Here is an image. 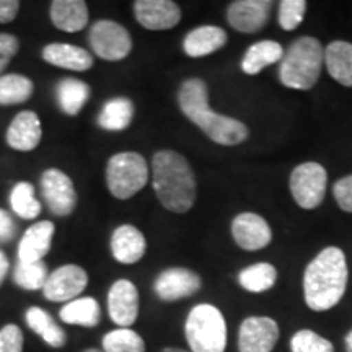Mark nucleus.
Wrapping results in <instances>:
<instances>
[{"label": "nucleus", "instance_id": "f3484780", "mask_svg": "<svg viewBox=\"0 0 352 352\" xmlns=\"http://www.w3.org/2000/svg\"><path fill=\"white\" fill-rule=\"evenodd\" d=\"M43 138L41 121L32 109H25L13 118L7 129V144L13 151L32 152L38 147Z\"/></svg>", "mask_w": 352, "mask_h": 352}, {"label": "nucleus", "instance_id": "473e14b6", "mask_svg": "<svg viewBox=\"0 0 352 352\" xmlns=\"http://www.w3.org/2000/svg\"><path fill=\"white\" fill-rule=\"evenodd\" d=\"M101 344L103 352H145L144 340L131 328H120L107 333Z\"/></svg>", "mask_w": 352, "mask_h": 352}, {"label": "nucleus", "instance_id": "72a5a7b5", "mask_svg": "<svg viewBox=\"0 0 352 352\" xmlns=\"http://www.w3.org/2000/svg\"><path fill=\"white\" fill-rule=\"evenodd\" d=\"M290 349L292 352H334V346L311 329H302L290 340Z\"/></svg>", "mask_w": 352, "mask_h": 352}, {"label": "nucleus", "instance_id": "39448f33", "mask_svg": "<svg viewBox=\"0 0 352 352\" xmlns=\"http://www.w3.org/2000/svg\"><path fill=\"white\" fill-rule=\"evenodd\" d=\"M184 334L192 352H226L227 324L217 307L201 303L192 308L184 324Z\"/></svg>", "mask_w": 352, "mask_h": 352}, {"label": "nucleus", "instance_id": "cd10ccee", "mask_svg": "<svg viewBox=\"0 0 352 352\" xmlns=\"http://www.w3.org/2000/svg\"><path fill=\"white\" fill-rule=\"evenodd\" d=\"M60 320L67 324L94 328L101 320V308L98 302L91 297H80L67 302L59 311Z\"/></svg>", "mask_w": 352, "mask_h": 352}, {"label": "nucleus", "instance_id": "f03ea898", "mask_svg": "<svg viewBox=\"0 0 352 352\" xmlns=\"http://www.w3.org/2000/svg\"><path fill=\"white\" fill-rule=\"evenodd\" d=\"M346 254L338 246H328L307 266L303 274V296L314 311L331 310L341 302L347 287Z\"/></svg>", "mask_w": 352, "mask_h": 352}, {"label": "nucleus", "instance_id": "9d476101", "mask_svg": "<svg viewBox=\"0 0 352 352\" xmlns=\"http://www.w3.org/2000/svg\"><path fill=\"white\" fill-rule=\"evenodd\" d=\"M88 274L77 264H64L47 277L43 294L51 302H72L87 289Z\"/></svg>", "mask_w": 352, "mask_h": 352}, {"label": "nucleus", "instance_id": "7ed1b4c3", "mask_svg": "<svg viewBox=\"0 0 352 352\" xmlns=\"http://www.w3.org/2000/svg\"><path fill=\"white\" fill-rule=\"evenodd\" d=\"M152 186L166 210L184 214L195 206L196 176L189 162L175 151H158L152 158Z\"/></svg>", "mask_w": 352, "mask_h": 352}, {"label": "nucleus", "instance_id": "f257e3e1", "mask_svg": "<svg viewBox=\"0 0 352 352\" xmlns=\"http://www.w3.org/2000/svg\"><path fill=\"white\" fill-rule=\"evenodd\" d=\"M178 104L184 116L215 144L239 145L248 138L250 131L243 122L210 109L208 85L201 78H188L182 83Z\"/></svg>", "mask_w": 352, "mask_h": 352}, {"label": "nucleus", "instance_id": "58836bf2", "mask_svg": "<svg viewBox=\"0 0 352 352\" xmlns=\"http://www.w3.org/2000/svg\"><path fill=\"white\" fill-rule=\"evenodd\" d=\"M16 233V226L7 210L0 209V243L10 241Z\"/></svg>", "mask_w": 352, "mask_h": 352}, {"label": "nucleus", "instance_id": "1a4fd4ad", "mask_svg": "<svg viewBox=\"0 0 352 352\" xmlns=\"http://www.w3.org/2000/svg\"><path fill=\"white\" fill-rule=\"evenodd\" d=\"M41 196L47 209L57 217H67L77 208V191L74 182L59 168H50L41 175Z\"/></svg>", "mask_w": 352, "mask_h": 352}, {"label": "nucleus", "instance_id": "b1692460", "mask_svg": "<svg viewBox=\"0 0 352 352\" xmlns=\"http://www.w3.org/2000/svg\"><path fill=\"white\" fill-rule=\"evenodd\" d=\"M324 63L334 80L344 87H352V44L333 41L324 50Z\"/></svg>", "mask_w": 352, "mask_h": 352}, {"label": "nucleus", "instance_id": "ea45409f", "mask_svg": "<svg viewBox=\"0 0 352 352\" xmlns=\"http://www.w3.org/2000/svg\"><path fill=\"white\" fill-rule=\"evenodd\" d=\"M20 10L19 0H0V23H10Z\"/></svg>", "mask_w": 352, "mask_h": 352}, {"label": "nucleus", "instance_id": "20e7f679", "mask_svg": "<svg viewBox=\"0 0 352 352\" xmlns=\"http://www.w3.org/2000/svg\"><path fill=\"white\" fill-rule=\"evenodd\" d=\"M324 50L316 38L302 36L289 46L279 65L280 83L294 90H310L318 82Z\"/></svg>", "mask_w": 352, "mask_h": 352}, {"label": "nucleus", "instance_id": "5701e85b", "mask_svg": "<svg viewBox=\"0 0 352 352\" xmlns=\"http://www.w3.org/2000/svg\"><path fill=\"white\" fill-rule=\"evenodd\" d=\"M90 85L74 77H65L56 85L57 104H59L60 111L69 116H77L87 104V101L90 100Z\"/></svg>", "mask_w": 352, "mask_h": 352}, {"label": "nucleus", "instance_id": "e433bc0d", "mask_svg": "<svg viewBox=\"0 0 352 352\" xmlns=\"http://www.w3.org/2000/svg\"><path fill=\"white\" fill-rule=\"evenodd\" d=\"M20 41L10 33H0V72L7 69L12 59L19 54Z\"/></svg>", "mask_w": 352, "mask_h": 352}, {"label": "nucleus", "instance_id": "4c0bfd02", "mask_svg": "<svg viewBox=\"0 0 352 352\" xmlns=\"http://www.w3.org/2000/svg\"><path fill=\"white\" fill-rule=\"evenodd\" d=\"M333 192L338 206H340L344 212L352 214V175L344 176L340 182H336L333 188Z\"/></svg>", "mask_w": 352, "mask_h": 352}, {"label": "nucleus", "instance_id": "37998d69", "mask_svg": "<svg viewBox=\"0 0 352 352\" xmlns=\"http://www.w3.org/2000/svg\"><path fill=\"white\" fill-rule=\"evenodd\" d=\"M162 352H188V351H184V349H178V347H165L164 351Z\"/></svg>", "mask_w": 352, "mask_h": 352}, {"label": "nucleus", "instance_id": "4468645a", "mask_svg": "<svg viewBox=\"0 0 352 352\" xmlns=\"http://www.w3.org/2000/svg\"><path fill=\"white\" fill-rule=\"evenodd\" d=\"M232 235L235 243L246 252L266 248L272 240L270 223L261 215L253 212L239 214L232 222Z\"/></svg>", "mask_w": 352, "mask_h": 352}, {"label": "nucleus", "instance_id": "c756f323", "mask_svg": "<svg viewBox=\"0 0 352 352\" xmlns=\"http://www.w3.org/2000/svg\"><path fill=\"white\" fill-rule=\"evenodd\" d=\"M277 279L276 267L270 263H258L240 271L239 283L248 292L261 294L274 287Z\"/></svg>", "mask_w": 352, "mask_h": 352}, {"label": "nucleus", "instance_id": "9b49d317", "mask_svg": "<svg viewBox=\"0 0 352 352\" xmlns=\"http://www.w3.org/2000/svg\"><path fill=\"white\" fill-rule=\"evenodd\" d=\"M199 274L186 267H168L157 276L153 290L164 302H176L195 296L201 289Z\"/></svg>", "mask_w": 352, "mask_h": 352}, {"label": "nucleus", "instance_id": "a878e982", "mask_svg": "<svg viewBox=\"0 0 352 352\" xmlns=\"http://www.w3.org/2000/svg\"><path fill=\"white\" fill-rule=\"evenodd\" d=\"M26 323L28 327L32 328V331H34L38 336L43 338V341L46 344H50L51 347H63L65 342H67V334L59 324L56 323V320L47 314L46 310L39 307H30L26 310Z\"/></svg>", "mask_w": 352, "mask_h": 352}, {"label": "nucleus", "instance_id": "2f4dec72", "mask_svg": "<svg viewBox=\"0 0 352 352\" xmlns=\"http://www.w3.org/2000/svg\"><path fill=\"white\" fill-rule=\"evenodd\" d=\"M47 277H50V272H47V266L44 261H19L15 266V271H13V280H15V284L25 290H43Z\"/></svg>", "mask_w": 352, "mask_h": 352}, {"label": "nucleus", "instance_id": "dca6fc26", "mask_svg": "<svg viewBox=\"0 0 352 352\" xmlns=\"http://www.w3.org/2000/svg\"><path fill=\"white\" fill-rule=\"evenodd\" d=\"M272 2L270 0H236L227 8V20L240 33H256L270 20Z\"/></svg>", "mask_w": 352, "mask_h": 352}, {"label": "nucleus", "instance_id": "a19ab883", "mask_svg": "<svg viewBox=\"0 0 352 352\" xmlns=\"http://www.w3.org/2000/svg\"><path fill=\"white\" fill-rule=\"evenodd\" d=\"M8 270H10V263H8L6 253L0 252V285H2L3 280H6Z\"/></svg>", "mask_w": 352, "mask_h": 352}, {"label": "nucleus", "instance_id": "2eb2a0df", "mask_svg": "<svg viewBox=\"0 0 352 352\" xmlns=\"http://www.w3.org/2000/svg\"><path fill=\"white\" fill-rule=\"evenodd\" d=\"M134 15L144 28L164 32L179 23L182 8L171 0H138L134 2Z\"/></svg>", "mask_w": 352, "mask_h": 352}, {"label": "nucleus", "instance_id": "aec40b11", "mask_svg": "<svg viewBox=\"0 0 352 352\" xmlns=\"http://www.w3.org/2000/svg\"><path fill=\"white\" fill-rule=\"evenodd\" d=\"M43 59L47 64L74 72H85L94 67V56L90 52L67 43L46 44L43 50Z\"/></svg>", "mask_w": 352, "mask_h": 352}, {"label": "nucleus", "instance_id": "f8f14e48", "mask_svg": "<svg viewBox=\"0 0 352 352\" xmlns=\"http://www.w3.org/2000/svg\"><path fill=\"white\" fill-rule=\"evenodd\" d=\"M279 341V327L267 316H250L239 331L240 352H271Z\"/></svg>", "mask_w": 352, "mask_h": 352}, {"label": "nucleus", "instance_id": "423d86ee", "mask_svg": "<svg viewBox=\"0 0 352 352\" xmlns=\"http://www.w3.org/2000/svg\"><path fill=\"white\" fill-rule=\"evenodd\" d=\"M148 182V165L138 152H120L108 160L107 184L116 199L135 196Z\"/></svg>", "mask_w": 352, "mask_h": 352}, {"label": "nucleus", "instance_id": "79ce46f5", "mask_svg": "<svg viewBox=\"0 0 352 352\" xmlns=\"http://www.w3.org/2000/svg\"><path fill=\"white\" fill-rule=\"evenodd\" d=\"M346 351L352 352V329L347 333V336H346Z\"/></svg>", "mask_w": 352, "mask_h": 352}, {"label": "nucleus", "instance_id": "4be33fe9", "mask_svg": "<svg viewBox=\"0 0 352 352\" xmlns=\"http://www.w3.org/2000/svg\"><path fill=\"white\" fill-rule=\"evenodd\" d=\"M50 16L57 30L77 33L88 25V7L83 0H54L51 3Z\"/></svg>", "mask_w": 352, "mask_h": 352}, {"label": "nucleus", "instance_id": "393cba45", "mask_svg": "<svg viewBox=\"0 0 352 352\" xmlns=\"http://www.w3.org/2000/svg\"><path fill=\"white\" fill-rule=\"evenodd\" d=\"M284 57V47L276 41H259L254 43L245 52L243 60H241V69L248 76H256L267 65H272Z\"/></svg>", "mask_w": 352, "mask_h": 352}, {"label": "nucleus", "instance_id": "ddd939ff", "mask_svg": "<svg viewBox=\"0 0 352 352\" xmlns=\"http://www.w3.org/2000/svg\"><path fill=\"white\" fill-rule=\"evenodd\" d=\"M108 314L120 328H129L139 316L138 287L127 279H120L108 292Z\"/></svg>", "mask_w": 352, "mask_h": 352}, {"label": "nucleus", "instance_id": "c9c22d12", "mask_svg": "<svg viewBox=\"0 0 352 352\" xmlns=\"http://www.w3.org/2000/svg\"><path fill=\"white\" fill-rule=\"evenodd\" d=\"M0 352H23V331L16 324L0 329Z\"/></svg>", "mask_w": 352, "mask_h": 352}, {"label": "nucleus", "instance_id": "7c9ffc66", "mask_svg": "<svg viewBox=\"0 0 352 352\" xmlns=\"http://www.w3.org/2000/svg\"><path fill=\"white\" fill-rule=\"evenodd\" d=\"M10 208L19 217L33 220L41 214V202L36 199L34 186L28 182H20L10 192Z\"/></svg>", "mask_w": 352, "mask_h": 352}, {"label": "nucleus", "instance_id": "0eeeda50", "mask_svg": "<svg viewBox=\"0 0 352 352\" xmlns=\"http://www.w3.org/2000/svg\"><path fill=\"white\" fill-rule=\"evenodd\" d=\"M88 43L100 59L122 60L131 54L132 38L121 23L114 20H98L91 25Z\"/></svg>", "mask_w": 352, "mask_h": 352}, {"label": "nucleus", "instance_id": "6e6552de", "mask_svg": "<svg viewBox=\"0 0 352 352\" xmlns=\"http://www.w3.org/2000/svg\"><path fill=\"white\" fill-rule=\"evenodd\" d=\"M327 170L316 162H307L290 175V192L302 209H316L327 195Z\"/></svg>", "mask_w": 352, "mask_h": 352}, {"label": "nucleus", "instance_id": "412c9836", "mask_svg": "<svg viewBox=\"0 0 352 352\" xmlns=\"http://www.w3.org/2000/svg\"><path fill=\"white\" fill-rule=\"evenodd\" d=\"M227 44V33L226 30L219 28V26L212 25H204L199 28L191 30L183 41V50L186 52V56L199 57L209 56L212 52L222 50Z\"/></svg>", "mask_w": 352, "mask_h": 352}, {"label": "nucleus", "instance_id": "a211bd4d", "mask_svg": "<svg viewBox=\"0 0 352 352\" xmlns=\"http://www.w3.org/2000/svg\"><path fill=\"white\" fill-rule=\"evenodd\" d=\"M145 250H147V241L138 227L124 223L114 228L111 235V253L118 263L135 264L144 258Z\"/></svg>", "mask_w": 352, "mask_h": 352}, {"label": "nucleus", "instance_id": "bb28decb", "mask_svg": "<svg viewBox=\"0 0 352 352\" xmlns=\"http://www.w3.org/2000/svg\"><path fill=\"white\" fill-rule=\"evenodd\" d=\"M134 118V103L126 96H114L103 104L98 114V126L104 131H124Z\"/></svg>", "mask_w": 352, "mask_h": 352}, {"label": "nucleus", "instance_id": "6ab92c4d", "mask_svg": "<svg viewBox=\"0 0 352 352\" xmlns=\"http://www.w3.org/2000/svg\"><path fill=\"white\" fill-rule=\"evenodd\" d=\"M54 230V223L51 220H41V222L33 223L32 227H28V230L23 233L19 245V261H43V258L51 250Z\"/></svg>", "mask_w": 352, "mask_h": 352}, {"label": "nucleus", "instance_id": "c85d7f7f", "mask_svg": "<svg viewBox=\"0 0 352 352\" xmlns=\"http://www.w3.org/2000/svg\"><path fill=\"white\" fill-rule=\"evenodd\" d=\"M34 91L33 82L20 74H6L0 76V104L12 107L21 104L32 98Z\"/></svg>", "mask_w": 352, "mask_h": 352}, {"label": "nucleus", "instance_id": "f704fd0d", "mask_svg": "<svg viewBox=\"0 0 352 352\" xmlns=\"http://www.w3.org/2000/svg\"><path fill=\"white\" fill-rule=\"evenodd\" d=\"M305 12V0H283L279 3V25L285 32H292L303 21Z\"/></svg>", "mask_w": 352, "mask_h": 352}, {"label": "nucleus", "instance_id": "c03bdc74", "mask_svg": "<svg viewBox=\"0 0 352 352\" xmlns=\"http://www.w3.org/2000/svg\"><path fill=\"white\" fill-rule=\"evenodd\" d=\"M83 352H103V351H100V349H95V347H90V349H85Z\"/></svg>", "mask_w": 352, "mask_h": 352}]
</instances>
